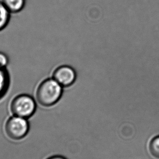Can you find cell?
Masks as SVG:
<instances>
[{"label":"cell","instance_id":"6","mask_svg":"<svg viewBox=\"0 0 159 159\" xmlns=\"http://www.w3.org/2000/svg\"><path fill=\"white\" fill-rule=\"evenodd\" d=\"M1 1L11 14L22 11L26 3V0H1Z\"/></svg>","mask_w":159,"mask_h":159},{"label":"cell","instance_id":"4","mask_svg":"<svg viewBox=\"0 0 159 159\" xmlns=\"http://www.w3.org/2000/svg\"><path fill=\"white\" fill-rule=\"evenodd\" d=\"M51 77L63 88L71 86L76 79V73L71 66L61 65L53 69Z\"/></svg>","mask_w":159,"mask_h":159},{"label":"cell","instance_id":"5","mask_svg":"<svg viewBox=\"0 0 159 159\" xmlns=\"http://www.w3.org/2000/svg\"><path fill=\"white\" fill-rule=\"evenodd\" d=\"M11 85V77L7 68H0V101L6 96Z\"/></svg>","mask_w":159,"mask_h":159},{"label":"cell","instance_id":"3","mask_svg":"<svg viewBox=\"0 0 159 159\" xmlns=\"http://www.w3.org/2000/svg\"><path fill=\"white\" fill-rule=\"evenodd\" d=\"M4 130L9 139L19 141L24 139L29 134L30 124L28 119L12 115L5 123Z\"/></svg>","mask_w":159,"mask_h":159},{"label":"cell","instance_id":"1","mask_svg":"<svg viewBox=\"0 0 159 159\" xmlns=\"http://www.w3.org/2000/svg\"><path fill=\"white\" fill-rule=\"evenodd\" d=\"M63 89L52 77H47L38 84L35 91V100L40 106L51 107L62 99Z\"/></svg>","mask_w":159,"mask_h":159},{"label":"cell","instance_id":"10","mask_svg":"<svg viewBox=\"0 0 159 159\" xmlns=\"http://www.w3.org/2000/svg\"><path fill=\"white\" fill-rule=\"evenodd\" d=\"M45 159H68L66 157L63 156L62 155H53L47 157Z\"/></svg>","mask_w":159,"mask_h":159},{"label":"cell","instance_id":"7","mask_svg":"<svg viewBox=\"0 0 159 159\" xmlns=\"http://www.w3.org/2000/svg\"><path fill=\"white\" fill-rule=\"evenodd\" d=\"M11 14L0 0V32L3 31L9 25Z\"/></svg>","mask_w":159,"mask_h":159},{"label":"cell","instance_id":"2","mask_svg":"<svg viewBox=\"0 0 159 159\" xmlns=\"http://www.w3.org/2000/svg\"><path fill=\"white\" fill-rule=\"evenodd\" d=\"M37 102L35 99L29 94H19L11 100L10 111L12 115L29 119L36 112Z\"/></svg>","mask_w":159,"mask_h":159},{"label":"cell","instance_id":"9","mask_svg":"<svg viewBox=\"0 0 159 159\" xmlns=\"http://www.w3.org/2000/svg\"><path fill=\"white\" fill-rule=\"evenodd\" d=\"M9 61V58L7 53L0 51V68H7Z\"/></svg>","mask_w":159,"mask_h":159},{"label":"cell","instance_id":"8","mask_svg":"<svg viewBox=\"0 0 159 159\" xmlns=\"http://www.w3.org/2000/svg\"><path fill=\"white\" fill-rule=\"evenodd\" d=\"M148 150L152 158L159 159V135L155 136L149 141Z\"/></svg>","mask_w":159,"mask_h":159}]
</instances>
